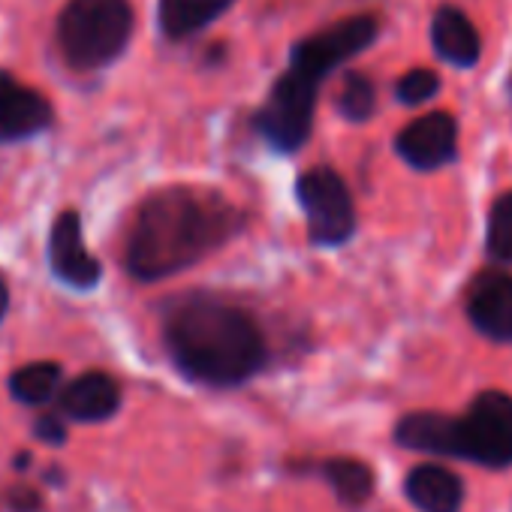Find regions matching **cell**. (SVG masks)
Masks as SVG:
<instances>
[{
    "label": "cell",
    "instance_id": "cell-21",
    "mask_svg": "<svg viewBox=\"0 0 512 512\" xmlns=\"http://www.w3.org/2000/svg\"><path fill=\"white\" fill-rule=\"evenodd\" d=\"M440 91V76L428 67H416L410 73H404L395 85V94L404 106H422L428 103L434 94Z\"/></svg>",
    "mask_w": 512,
    "mask_h": 512
},
{
    "label": "cell",
    "instance_id": "cell-9",
    "mask_svg": "<svg viewBox=\"0 0 512 512\" xmlns=\"http://www.w3.org/2000/svg\"><path fill=\"white\" fill-rule=\"evenodd\" d=\"M49 263L52 272L76 290H94L103 278V269L85 247L82 220L76 211H64L49 235Z\"/></svg>",
    "mask_w": 512,
    "mask_h": 512
},
{
    "label": "cell",
    "instance_id": "cell-8",
    "mask_svg": "<svg viewBox=\"0 0 512 512\" xmlns=\"http://www.w3.org/2000/svg\"><path fill=\"white\" fill-rule=\"evenodd\" d=\"M395 148L413 169L434 172L458 154V121L449 112H428L398 133Z\"/></svg>",
    "mask_w": 512,
    "mask_h": 512
},
{
    "label": "cell",
    "instance_id": "cell-4",
    "mask_svg": "<svg viewBox=\"0 0 512 512\" xmlns=\"http://www.w3.org/2000/svg\"><path fill=\"white\" fill-rule=\"evenodd\" d=\"M377 34H380V19L371 13L341 19V22L311 34L308 40H302L293 49L290 70L284 76L293 79L296 85L308 88V91H320V82L335 67H341L344 61L365 52L377 40Z\"/></svg>",
    "mask_w": 512,
    "mask_h": 512
},
{
    "label": "cell",
    "instance_id": "cell-16",
    "mask_svg": "<svg viewBox=\"0 0 512 512\" xmlns=\"http://www.w3.org/2000/svg\"><path fill=\"white\" fill-rule=\"evenodd\" d=\"M395 440L416 452L452 455V416L443 413H410L398 422Z\"/></svg>",
    "mask_w": 512,
    "mask_h": 512
},
{
    "label": "cell",
    "instance_id": "cell-3",
    "mask_svg": "<svg viewBox=\"0 0 512 512\" xmlns=\"http://www.w3.org/2000/svg\"><path fill=\"white\" fill-rule=\"evenodd\" d=\"M130 0H70L58 19V46L73 70L109 67L130 43Z\"/></svg>",
    "mask_w": 512,
    "mask_h": 512
},
{
    "label": "cell",
    "instance_id": "cell-15",
    "mask_svg": "<svg viewBox=\"0 0 512 512\" xmlns=\"http://www.w3.org/2000/svg\"><path fill=\"white\" fill-rule=\"evenodd\" d=\"M235 0H160V31L169 40H184L217 22Z\"/></svg>",
    "mask_w": 512,
    "mask_h": 512
},
{
    "label": "cell",
    "instance_id": "cell-20",
    "mask_svg": "<svg viewBox=\"0 0 512 512\" xmlns=\"http://www.w3.org/2000/svg\"><path fill=\"white\" fill-rule=\"evenodd\" d=\"M338 109L347 121H368L377 109V91L374 82L362 73H347L341 97H338Z\"/></svg>",
    "mask_w": 512,
    "mask_h": 512
},
{
    "label": "cell",
    "instance_id": "cell-2",
    "mask_svg": "<svg viewBox=\"0 0 512 512\" xmlns=\"http://www.w3.org/2000/svg\"><path fill=\"white\" fill-rule=\"evenodd\" d=\"M166 347L181 374L220 389L244 383L266 362V338L253 317L205 296L169 314Z\"/></svg>",
    "mask_w": 512,
    "mask_h": 512
},
{
    "label": "cell",
    "instance_id": "cell-5",
    "mask_svg": "<svg viewBox=\"0 0 512 512\" xmlns=\"http://www.w3.org/2000/svg\"><path fill=\"white\" fill-rule=\"evenodd\" d=\"M452 458L485 467L512 464V395L488 389L473 398L461 419H452Z\"/></svg>",
    "mask_w": 512,
    "mask_h": 512
},
{
    "label": "cell",
    "instance_id": "cell-17",
    "mask_svg": "<svg viewBox=\"0 0 512 512\" xmlns=\"http://www.w3.org/2000/svg\"><path fill=\"white\" fill-rule=\"evenodd\" d=\"M323 473H326L329 485L335 488V494L347 506H362L371 497V491H374L371 467L356 461V458H332V461L323 464Z\"/></svg>",
    "mask_w": 512,
    "mask_h": 512
},
{
    "label": "cell",
    "instance_id": "cell-13",
    "mask_svg": "<svg viewBox=\"0 0 512 512\" xmlns=\"http://www.w3.org/2000/svg\"><path fill=\"white\" fill-rule=\"evenodd\" d=\"M118 404H121L118 383L97 371L76 377L61 395L64 413L76 422H103L118 410Z\"/></svg>",
    "mask_w": 512,
    "mask_h": 512
},
{
    "label": "cell",
    "instance_id": "cell-22",
    "mask_svg": "<svg viewBox=\"0 0 512 512\" xmlns=\"http://www.w3.org/2000/svg\"><path fill=\"white\" fill-rule=\"evenodd\" d=\"M37 437L46 440V443H64L67 431H64V425L55 416H46V419L37 422Z\"/></svg>",
    "mask_w": 512,
    "mask_h": 512
},
{
    "label": "cell",
    "instance_id": "cell-23",
    "mask_svg": "<svg viewBox=\"0 0 512 512\" xmlns=\"http://www.w3.org/2000/svg\"><path fill=\"white\" fill-rule=\"evenodd\" d=\"M7 308H10V290H7V281L0 278V320H4Z\"/></svg>",
    "mask_w": 512,
    "mask_h": 512
},
{
    "label": "cell",
    "instance_id": "cell-24",
    "mask_svg": "<svg viewBox=\"0 0 512 512\" xmlns=\"http://www.w3.org/2000/svg\"><path fill=\"white\" fill-rule=\"evenodd\" d=\"M506 88H509V97H512V76H509V85Z\"/></svg>",
    "mask_w": 512,
    "mask_h": 512
},
{
    "label": "cell",
    "instance_id": "cell-19",
    "mask_svg": "<svg viewBox=\"0 0 512 512\" xmlns=\"http://www.w3.org/2000/svg\"><path fill=\"white\" fill-rule=\"evenodd\" d=\"M488 253L497 263H512V190L497 196L488 211Z\"/></svg>",
    "mask_w": 512,
    "mask_h": 512
},
{
    "label": "cell",
    "instance_id": "cell-10",
    "mask_svg": "<svg viewBox=\"0 0 512 512\" xmlns=\"http://www.w3.org/2000/svg\"><path fill=\"white\" fill-rule=\"evenodd\" d=\"M470 323L491 341H512V275L503 269L482 272L467 293Z\"/></svg>",
    "mask_w": 512,
    "mask_h": 512
},
{
    "label": "cell",
    "instance_id": "cell-7",
    "mask_svg": "<svg viewBox=\"0 0 512 512\" xmlns=\"http://www.w3.org/2000/svg\"><path fill=\"white\" fill-rule=\"evenodd\" d=\"M314 109H317V91H308L293 79L281 76L269 103L256 115V127H260V133L278 151H299L311 136Z\"/></svg>",
    "mask_w": 512,
    "mask_h": 512
},
{
    "label": "cell",
    "instance_id": "cell-11",
    "mask_svg": "<svg viewBox=\"0 0 512 512\" xmlns=\"http://www.w3.org/2000/svg\"><path fill=\"white\" fill-rule=\"evenodd\" d=\"M52 124V106L49 100L34 91L31 85H22L10 73H0V142L28 139Z\"/></svg>",
    "mask_w": 512,
    "mask_h": 512
},
{
    "label": "cell",
    "instance_id": "cell-12",
    "mask_svg": "<svg viewBox=\"0 0 512 512\" xmlns=\"http://www.w3.org/2000/svg\"><path fill=\"white\" fill-rule=\"evenodd\" d=\"M431 46L440 61L470 70L482 58V37L458 7H440L431 19Z\"/></svg>",
    "mask_w": 512,
    "mask_h": 512
},
{
    "label": "cell",
    "instance_id": "cell-6",
    "mask_svg": "<svg viewBox=\"0 0 512 512\" xmlns=\"http://www.w3.org/2000/svg\"><path fill=\"white\" fill-rule=\"evenodd\" d=\"M299 202L308 217V232L314 244L335 247L344 244L356 229V208L344 178L326 166L311 169L299 178Z\"/></svg>",
    "mask_w": 512,
    "mask_h": 512
},
{
    "label": "cell",
    "instance_id": "cell-14",
    "mask_svg": "<svg viewBox=\"0 0 512 512\" xmlns=\"http://www.w3.org/2000/svg\"><path fill=\"white\" fill-rule=\"evenodd\" d=\"M407 497L419 512H458L464 500V485L449 467L419 464L407 476Z\"/></svg>",
    "mask_w": 512,
    "mask_h": 512
},
{
    "label": "cell",
    "instance_id": "cell-1",
    "mask_svg": "<svg viewBox=\"0 0 512 512\" xmlns=\"http://www.w3.org/2000/svg\"><path fill=\"white\" fill-rule=\"evenodd\" d=\"M238 229V214L214 193L169 187L142 202L127 232L124 260L133 278L160 281L199 263Z\"/></svg>",
    "mask_w": 512,
    "mask_h": 512
},
{
    "label": "cell",
    "instance_id": "cell-18",
    "mask_svg": "<svg viewBox=\"0 0 512 512\" xmlns=\"http://www.w3.org/2000/svg\"><path fill=\"white\" fill-rule=\"evenodd\" d=\"M58 383H61V368L55 362H34L13 374L10 389L25 404H43L58 392Z\"/></svg>",
    "mask_w": 512,
    "mask_h": 512
}]
</instances>
